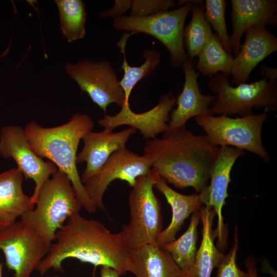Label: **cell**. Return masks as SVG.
Returning a JSON list of instances; mask_svg holds the SVG:
<instances>
[{"label":"cell","instance_id":"cell-6","mask_svg":"<svg viewBox=\"0 0 277 277\" xmlns=\"http://www.w3.org/2000/svg\"><path fill=\"white\" fill-rule=\"evenodd\" d=\"M160 176L151 169L149 174L136 180L130 192V221L120 232L130 249L156 243L162 230L161 204L153 191Z\"/></svg>","mask_w":277,"mask_h":277},{"label":"cell","instance_id":"cell-12","mask_svg":"<svg viewBox=\"0 0 277 277\" xmlns=\"http://www.w3.org/2000/svg\"><path fill=\"white\" fill-rule=\"evenodd\" d=\"M150 160L126 148L114 152L103 166L84 183L88 196L97 208H104L103 196L110 184L115 180L125 181L133 187L136 179L149 173Z\"/></svg>","mask_w":277,"mask_h":277},{"label":"cell","instance_id":"cell-4","mask_svg":"<svg viewBox=\"0 0 277 277\" xmlns=\"http://www.w3.org/2000/svg\"><path fill=\"white\" fill-rule=\"evenodd\" d=\"M35 205L20 219L33 227L50 244L65 221L82 208L69 177L58 169L41 188Z\"/></svg>","mask_w":277,"mask_h":277},{"label":"cell","instance_id":"cell-16","mask_svg":"<svg viewBox=\"0 0 277 277\" xmlns=\"http://www.w3.org/2000/svg\"><path fill=\"white\" fill-rule=\"evenodd\" d=\"M136 132L133 128L129 127L116 132L104 129L87 133L82 138L83 148L76 159V164L86 163L81 177L82 182L96 173L114 152L126 148L130 137Z\"/></svg>","mask_w":277,"mask_h":277},{"label":"cell","instance_id":"cell-33","mask_svg":"<svg viewBox=\"0 0 277 277\" xmlns=\"http://www.w3.org/2000/svg\"><path fill=\"white\" fill-rule=\"evenodd\" d=\"M245 265L247 270L248 277H258L256 264L253 259L247 258L245 261Z\"/></svg>","mask_w":277,"mask_h":277},{"label":"cell","instance_id":"cell-8","mask_svg":"<svg viewBox=\"0 0 277 277\" xmlns=\"http://www.w3.org/2000/svg\"><path fill=\"white\" fill-rule=\"evenodd\" d=\"M268 117L266 112L236 118L221 114L217 116H197L195 121L212 144L246 150L267 163L270 157L263 145L262 129Z\"/></svg>","mask_w":277,"mask_h":277},{"label":"cell","instance_id":"cell-21","mask_svg":"<svg viewBox=\"0 0 277 277\" xmlns=\"http://www.w3.org/2000/svg\"><path fill=\"white\" fill-rule=\"evenodd\" d=\"M154 187L164 195L172 210L170 223L161 231L156 242L159 246L162 247L175 239L176 234L185 220L190 214L200 210L203 204L199 194L186 195L180 193L170 187L161 177Z\"/></svg>","mask_w":277,"mask_h":277},{"label":"cell","instance_id":"cell-30","mask_svg":"<svg viewBox=\"0 0 277 277\" xmlns=\"http://www.w3.org/2000/svg\"><path fill=\"white\" fill-rule=\"evenodd\" d=\"M172 0H132L131 2L130 16L144 17L169 10L174 7Z\"/></svg>","mask_w":277,"mask_h":277},{"label":"cell","instance_id":"cell-26","mask_svg":"<svg viewBox=\"0 0 277 277\" xmlns=\"http://www.w3.org/2000/svg\"><path fill=\"white\" fill-rule=\"evenodd\" d=\"M63 37L71 43L86 35L87 12L82 0H55Z\"/></svg>","mask_w":277,"mask_h":277},{"label":"cell","instance_id":"cell-25","mask_svg":"<svg viewBox=\"0 0 277 277\" xmlns=\"http://www.w3.org/2000/svg\"><path fill=\"white\" fill-rule=\"evenodd\" d=\"M191 12V21L184 27L183 42L188 58L192 60L194 57L198 56L213 33L206 18L202 1L193 5Z\"/></svg>","mask_w":277,"mask_h":277},{"label":"cell","instance_id":"cell-34","mask_svg":"<svg viewBox=\"0 0 277 277\" xmlns=\"http://www.w3.org/2000/svg\"><path fill=\"white\" fill-rule=\"evenodd\" d=\"M101 277H120L121 275L115 269L107 266H102L100 267Z\"/></svg>","mask_w":277,"mask_h":277},{"label":"cell","instance_id":"cell-32","mask_svg":"<svg viewBox=\"0 0 277 277\" xmlns=\"http://www.w3.org/2000/svg\"><path fill=\"white\" fill-rule=\"evenodd\" d=\"M261 74L264 76V78L271 82H276L277 79V69L262 65L260 67Z\"/></svg>","mask_w":277,"mask_h":277},{"label":"cell","instance_id":"cell-20","mask_svg":"<svg viewBox=\"0 0 277 277\" xmlns=\"http://www.w3.org/2000/svg\"><path fill=\"white\" fill-rule=\"evenodd\" d=\"M130 259L135 277H185L171 255L156 243L131 249Z\"/></svg>","mask_w":277,"mask_h":277},{"label":"cell","instance_id":"cell-28","mask_svg":"<svg viewBox=\"0 0 277 277\" xmlns=\"http://www.w3.org/2000/svg\"><path fill=\"white\" fill-rule=\"evenodd\" d=\"M227 2L225 0H206L205 15L220 39L225 51L232 55L230 36L228 35L225 21Z\"/></svg>","mask_w":277,"mask_h":277},{"label":"cell","instance_id":"cell-31","mask_svg":"<svg viewBox=\"0 0 277 277\" xmlns=\"http://www.w3.org/2000/svg\"><path fill=\"white\" fill-rule=\"evenodd\" d=\"M131 0H115L114 6L110 9L101 11L98 16L101 18L113 17L124 15L130 9Z\"/></svg>","mask_w":277,"mask_h":277},{"label":"cell","instance_id":"cell-2","mask_svg":"<svg viewBox=\"0 0 277 277\" xmlns=\"http://www.w3.org/2000/svg\"><path fill=\"white\" fill-rule=\"evenodd\" d=\"M219 150L206 135H195L184 127L146 140L143 155L166 183L181 189L192 187L199 193L208 185Z\"/></svg>","mask_w":277,"mask_h":277},{"label":"cell","instance_id":"cell-15","mask_svg":"<svg viewBox=\"0 0 277 277\" xmlns=\"http://www.w3.org/2000/svg\"><path fill=\"white\" fill-rule=\"evenodd\" d=\"M182 67L185 75L183 88L176 98V108L170 112L168 130L163 135L186 127L191 117L212 115L210 107L216 95L201 92L197 83L199 73L195 71L192 60L188 59Z\"/></svg>","mask_w":277,"mask_h":277},{"label":"cell","instance_id":"cell-17","mask_svg":"<svg viewBox=\"0 0 277 277\" xmlns=\"http://www.w3.org/2000/svg\"><path fill=\"white\" fill-rule=\"evenodd\" d=\"M232 31L230 36L233 56L239 53L241 39L252 27H266L277 24L276 0H231Z\"/></svg>","mask_w":277,"mask_h":277},{"label":"cell","instance_id":"cell-24","mask_svg":"<svg viewBox=\"0 0 277 277\" xmlns=\"http://www.w3.org/2000/svg\"><path fill=\"white\" fill-rule=\"evenodd\" d=\"M201 220L200 210L192 213L187 230L178 239L164 244L162 247L184 272H187L194 263L197 240V226Z\"/></svg>","mask_w":277,"mask_h":277},{"label":"cell","instance_id":"cell-11","mask_svg":"<svg viewBox=\"0 0 277 277\" xmlns=\"http://www.w3.org/2000/svg\"><path fill=\"white\" fill-rule=\"evenodd\" d=\"M0 155L6 159H13L24 179L34 181L35 187L30 199L35 205L41 188L58 170L56 165L49 160L44 161L34 153L24 128L18 125H6L1 129Z\"/></svg>","mask_w":277,"mask_h":277},{"label":"cell","instance_id":"cell-36","mask_svg":"<svg viewBox=\"0 0 277 277\" xmlns=\"http://www.w3.org/2000/svg\"><path fill=\"white\" fill-rule=\"evenodd\" d=\"M44 277H61L58 275H46Z\"/></svg>","mask_w":277,"mask_h":277},{"label":"cell","instance_id":"cell-35","mask_svg":"<svg viewBox=\"0 0 277 277\" xmlns=\"http://www.w3.org/2000/svg\"><path fill=\"white\" fill-rule=\"evenodd\" d=\"M3 263L0 262V277H3Z\"/></svg>","mask_w":277,"mask_h":277},{"label":"cell","instance_id":"cell-13","mask_svg":"<svg viewBox=\"0 0 277 277\" xmlns=\"http://www.w3.org/2000/svg\"><path fill=\"white\" fill-rule=\"evenodd\" d=\"M176 101V98L171 93L163 94L155 106L142 113L133 111L130 104H123L117 113L114 115L105 114L98 123L109 131H113L120 126L127 125L138 130L143 139L154 138L159 134L167 131V122Z\"/></svg>","mask_w":277,"mask_h":277},{"label":"cell","instance_id":"cell-14","mask_svg":"<svg viewBox=\"0 0 277 277\" xmlns=\"http://www.w3.org/2000/svg\"><path fill=\"white\" fill-rule=\"evenodd\" d=\"M244 150L230 147H220L217 157L210 172L209 185L199 193L200 200L205 206L212 208L217 217V228L213 233L218 240L219 246H225L226 230L222 209L228 197L230 173L236 160L244 154Z\"/></svg>","mask_w":277,"mask_h":277},{"label":"cell","instance_id":"cell-7","mask_svg":"<svg viewBox=\"0 0 277 277\" xmlns=\"http://www.w3.org/2000/svg\"><path fill=\"white\" fill-rule=\"evenodd\" d=\"M229 75L220 73L211 77L209 90L216 95L212 103L211 114H238L241 116L252 113V109H263L273 112L277 108V85L263 78L249 84L232 87Z\"/></svg>","mask_w":277,"mask_h":277},{"label":"cell","instance_id":"cell-5","mask_svg":"<svg viewBox=\"0 0 277 277\" xmlns=\"http://www.w3.org/2000/svg\"><path fill=\"white\" fill-rule=\"evenodd\" d=\"M200 1H179L178 8L144 17L123 15L113 19L116 30L150 35L160 41L169 53L174 67L182 66L188 59L184 45L183 32L186 18L195 3Z\"/></svg>","mask_w":277,"mask_h":277},{"label":"cell","instance_id":"cell-22","mask_svg":"<svg viewBox=\"0 0 277 277\" xmlns=\"http://www.w3.org/2000/svg\"><path fill=\"white\" fill-rule=\"evenodd\" d=\"M200 213L203 225L202 240L193 265L185 272V277H211L212 270L217 267L224 255L214 244L215 237L212 229L215 215L214 210L203 206Z\"/></svg>","mask_w":277,"mask_h":277},{"label":"cell","instance_id":"cell-1","mask_svg":"<svg viewBox=\"0 0 277 277\" xmlns=\"http://www.w3.org/2000/svg\"><path fill=\"white\" fill-rule=\"evenodd\" d=\"M54 241L37 267L41 275L51 269L63 272V262L70 258L95 267H110L121 275L131 272V249L121 234L111 232L98 220L75 214L56 232Z\"/></svg>","mask_w":277,"mask_h":277},{"label":"cell","instance_id":"cell-10","mask_svg":"<svg viewBox=\"0 0 277 277\" xmlns=\"http://www.w3.org/2000/svg\"><path fill=\"white\" fill-rule=\"evenodd\" d=\"M64 69L77 83L81 91L87 93L105 112L110 104L120 107L124 104V92L114 69L108 61L85 59L76 63H67Z\"/></svg>","mask_w":277,"mask_h":277},{"label":"cell","instance_id":"cell-18","mask_svg":"<svg viewBox=\"0 0 277 277\" xmlns=\"http://www.w3.org/2000/svg\"><path fill=\"white\" fill-rule=\"evenodd\" d=\"M245 38L234 57L231 71L232 83H245L252 70L277 50V38L266 27H252L245 32Z\"/></svg>","mask_w":277,"mask_h":277},{"label":"cell","instance_id":"cell-27","mask_svg":"<svg viewBox=\"0 0 277 277\" xmlns=\"http://www.w3.org/2000/svg\"><path fill=\"white\" fill-rule=\"evenodd\" d=\"M196 69L205 76H214L219 72L231 75L234 56L224 49L220 38L214 33L201 50Z\"/></svg>","mask_w":277,"mask_h":277},{"label":"cell","instance_id":"cell-19","mask_svg":"<svg viewBox=\"0 0 277 277\" xmlns=\"http://www.w3.org/2000/svg\"><path fill=\"white\" fill-rule=\"evenodd\" d=\"M24 175L16 168L0 173V230L34 209L30 196L23 189Z\"/></svg>","mask_w":277,"mask_h":277},{"label":"cell","instance_id":"cell-23","mask_svg":"<svg viewBox=\"0 0 277 277\" xmlns=\"http://www.w3.org/2000/svg\"><path fill=\"white\" fill-rule=\"evenodd\" d=\"M133 34H134L131 32L124 33L116 43L124 57L121 67V69L124 71V76L120 81V86L125 96L124 104H130L129 98L134 87L142 78L149 76L156 68L161 61V55L159 51L154 49H144L143 51V57L145 58L144 63L137 67L130 66L126 59L125 49L128 39Z\"/></svg>","mask_w":277,"mask_h":277},{"label":"cell","instance_id":"cell-29","mask_svg":"<svg viewBox=\"0 0 277 277\" xmlns=\"http://www.w3.org/2000/svg\"><path fill=\"white\" fill-rule=\"evenodd\" d=\"M238 248V229L236 226L232 246L230 252L227 254L224 255L217 266L216 277H248V272L240 269L236 265Z\"/></svg>","mask_w":277,"mask_h":277},{"label":"cell","instance_id":"cell-9","mask_svg":"<svg viewBox=\"0 0 277 277\" xmlns=\"http://www.w3.org/2000/svg\"><path fill=\"white\" fill-rule=\"evenodd\" d=\"M51 245L21 219L0 230V250L6 266L14 272V277H31Z\"/></svg>","mask_w":277,"mask_h":277},{"label":"cell","instance_id":"cell-3","mask_svg":"<svg viewBox=\"0 0 277 277\" xmlns=\"http://www.w3.org/2000/svg\"><path fill=\"white\" fill-rule=\"evenodd\" d=\"M94 126L88 115L76 112L68 122L60 126L47 128L31 121L24 128L32 150L38 156L53 163L67 175L82 207L89 213H94L97 208L86 192L76 159L80 141Z\"/></svg>","mask_w":277,"mask_h":277}]
</instances>
